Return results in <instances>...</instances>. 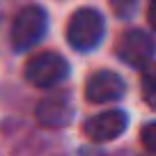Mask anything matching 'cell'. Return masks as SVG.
I'll return each instance as SVG.
<instances>
[{"mask_svg":"<svg viewBox=\"0 0 156 156\" xmlns=\"http://www.w3.org/2000/svg\"><path fill=\"white\" fill-rule=\"evenodd\" d=\"M46 30H48V14L39 5H28L12 21L9 44L16 53H25L44 39Z\"/></svg>","mask_w":156,"mask_h":156,"instance_id":"1","label":"cell"},{"mask_svg":"<svg viewBox=\"0 0 156 156\" xmlns=\"http://www.w3.org/2000/svg\"><path fill=\"white\" fill-rule=\"evenodd\" d=\"M156 53L154 39L142 30H129L122 34L119 44H117V55L122 62H126L133 69H145L149 67L151 58Z\"/></svg>","mask_w":156,"mask_h":156,"instance_id":"4","label":"cell"},{"mask_svg":"<svg viewBox=\"0 0 156 156\" xmlns=\"http://www.w3.org/2000/svg\"><path fill=\"white\" fill-rule=\"evenodd\" d=\"M117 19H131L138 9V0H108Z\"/></svg>","mask_w":156,"mask_h":156,"instance_id":"9","label":"cell"},{"mask_svg":"<svg viewBox=\"0 0 156 156\" xmlns=\"http://www.w3.org/2000/svg\"><path fill=\"white\" fill-rule=\"evenodd\" d=\"M103 34H106V21H103L101 12L92 9V7H83L71 14L67 23V41L71 48L87 53L94 51L101 44Z\"/></svg>","mask_w":156,"mask_h":156,"instance_id":"2","label":"cell"},{"mask_svg":"<svg viewBox=\"0 0 156 156\" xmlns=\"http://www.w3.org/2000/svg\"><path fill=\"white\" fill-rule=\"evenodd\" d=\"M124 92H126V85H124L122 76L115 71H108V69L92 73L85 83V97L90 103H112L122 99Z\"/></svg>","mask_w":156,"mask_h":156,"instance_id":"6","label":"cell"},{"mask_svg":"<svg viewBox=\"0 0 156 156\" xmlns=\"http://www.w3.org/2000/svg\"><path fill=\"white\" fill-rule=\"evenodd\" d=\"M140 138H142V145H145V149L149 151V154L156 156V122H149V124H147V126L142 129Z\"/></svg>","mask_w":156,"mask_h":156,"instance_id":"10","label":"cell"},{"mask_svg":"<svg viewBox=\"0 0 156 156\" xmlns=\"http://www.w3.org/2000/svg\"><path fill=\"white\" fill-rule=\"evenodd\" d=\"M69 76V64L60 53L46 51V53H37L28 60L25 64V78L28 83L41 90H51L60 85L64 78Z\"/></svg>","mask_w":156,"mask_h":156,"instance_id":"3","label":"cell"},{"mask_svg":"<svg viewBox=\"0 0 156 156\" xmlns=\"http://www.w3.org/2000/svg\"><path fill=\"white\" fill-rule=\"evenodd\" d=\"M147 21H149V25L156 30V0H151L149 9H147Z\"/></svg>","mask_w":156,"mask_h":156,"instance_id":"11","label":"cell"},{"mask_svg":"<svg viewBox=\"0 0 156 156\" xmlns=\"http://www.w3.org/2000/svg\"><path fill=\"white\" fill-rule=\"evenodd\" d=\"M142 99L149 108L156 110V64L145 67L142 71Z\"/></svg>","mask_w":156,"mask_h":156,"instance_id":"8","label":"cell"},{"mask_svg":"<svg viewBox=\"0 0 156 156\" xmlns=\"http://www.w3.org/2000/svg\"><path fill=\"white\" fill-rule=\"evenodd\" d=\"M129 117L124 110H106L85 119L83 131L92 142H110L126 131Z\"/></svg>","mask_w":156,"mask_h":156,"instance_id":"5","label":"cell"},{"mask_svg":"<svg viewBox=\"0 0 156 156\" xmlns=\"http://www.w3.org/2000/svg\"><path fill=\"white\" fill-rule=\"evenodd\" d=\"M37 122L46 129H62L71 122L73 117V108L69 97L64 94H53V97H46L37 103Z\"/></svg>","mask_w":156,"mask_h":156,"instance_id":"7","label":"cell"}]
</instances>
